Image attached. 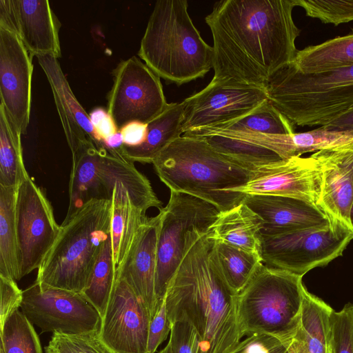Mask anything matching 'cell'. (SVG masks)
<instances>
[{"label": "cell", "mask_w": 353, "mask_h": 353, "mask_svg": "<svg viewBox=\"0 0 353 353\" xmlns=\"http://www.w3.org/2000/svg\"><path fill=\"white\" fill-rule=\"evenodd\" d=\"M296 0H223L205 17L213 38L212 81L267 88L292 63L300 29L292 17Z\"/></svg>", "instance_id": "cell-1"}, {"label": "cell", "mask_w": 353, "mask_h": 353, "mask_svg": "<svg viewBox=\"0 0 353 353\" xmlns=\"http://www.w3.org/2000/svg\"><path fill=\"white\" fill-rule=\"evenodd\" d=\"M214 244L208 233L192 232L164 299L171 325L185 320L196 330L199 353H230L242 339L237 324L236 294L216 265Z\"/></svg>", "instance_id": "cell-2"}, {"label": "cell", "mask_w": 353, "mask_h": 353, "mask_svg": "<svg viewBox=\"0 0 353 353\" xmlns=\"http://www.w3.org/2000/svg\"><path fill=\"white\" fill-rule=\"evenodd\" d=\"M170 191L214 205L221 212L241 203L246 194L230 191L246 184L254 170L216 151L203 139L182 135L153 161Z\"/></svg>", "instance_id": "cell-3"}, {"label": "cell", "mask_w": 353, "mask_h": 353, "mask_svg": "<svg viewBox=\"0 0 353 353\" xmlns=\"http://www.w3.org/2000/svg\"><path fill=\"white\" fill-rule=\"evenodd\" d=\"M186 0L155 3L138 55L160 78L181 85L203 77L213 67L214 50L201 37Z\"/></svg>", "instance_id": "cell-4"}, {"label": "cell", "mask_w": 353, "mask_h": 353, "mask_svg": "<svg viewBox=\"0 0 353 353\" xmlns=\"http://www.w3.org/2000/svg\"><path fill=\"white\" fill-rule=\"evenodd\" d=\"M111 216V200L95 199L65 219L34 282L81 294L88 285L103 244L110 235Z\"/></svg>", "instance_id": "cell-5"}, {"label": "cell", "mask_w": 353, "mask_h": 353, "mask_svg": "<svg viewBox=\"0 0 353 353\" xmlns=\"http://www.w3.org/2000/svg\"><path fill=\"white\" fill-rule=\"evenodd\" d=\"M266 89L268 100L294 125L321 127L353 107V65L304 74L289 64Z\"/></svg>", "instance_id": "cell-6"}, {"label": "cell", "mask_w": 353, "mask_h": 353, "mask_svg": "<svg viewBox=\"0 0 353 353\" xmlns=\"http://www.w3.org/2000/svg\"><path fill=\"white\" fill-rule=\"evenodd\" d=\"M303 276L262 263L236 295L241 338L266 334L291 341L299 328Z\"/></svg>", "instance_id": "cell-7"}, {"label": "cell", "mask_w": 353, "mask_h": 353, "mask_svg": "<svg viewBox=\"0 0 353 353\" xmlns=\"http://www.w3.org/2000/svg\"><path fill=\"white\" fill-rule=\"evenodd\" d=\"M155 294L159 307L172 276L186 252L194 231L208 233L221 212L214 205L193 196L170 191L167 205L159 210Z\"/></svg>", "instance_id": "cell-8"}, {"label": "cell", "mask_w": 353, "mask_h": 353, "mask_svg": "<svg viewBox=\"0 0 353 353\" xmlns=\"http://www.w3.org/2000/svg\"><path fill=\"white\" fill-rule=\"evenodd\" d=\"M353 232L330 225L276 236H260V256L267 266L302 276L341 256Z\"/></svg>", "instance_id": "cell-9"}, {"label": "cell", "mask_w": 353, "mask_h": 353, "mask_svg": "<svg viewBox=\"0 0 353 353\" xmlns=\"http://www.w3.org/2000/svg\"><path fill=\"white\" fill-rule=\"evenodd\" d=\"M112 74L107 110L119 130L132 121L148 124L168 105L160 77L136 56L121 61Z\"/></svg>", "instance_id": "cell-10"}, {"label": "cell", "mask_w": 353, "mask_h": 353, "mask_svg": "<svg viewBox=\"0 0 353 353\" xmlns=\"http://www.w3.org/2000/svg\"><path fill=\"white\" fill-rule=\"evenodd\" d=\"M21 312L43 332L97 334L101 316L81 294L34 282L23 290Z\"/></svg>", "instance_id": "cell-11"}, {"label": "cell", "mask_w": 353, "mask_h": 353, "mask_svg": "<svg viewBox=\"0 0 353 353\" xmlns=\"http://www.w3.org/2000/svg\"><path fill=\"white\" fill-rule=\"evenodd\" d=\"M268 99L266 88L212 80L183 101V132L212 129L235 121Z\"/></svg>", "instance_id": "cell-12"}, {"label": "cell", "mask_w": 353, "mask_h": 353, "mask_svg": "<svg viewBox=\"0 0 353 353\" xmlns=\"http://www.w3.org/2000/svg\"><path fill=\"white\" fill-rule=\"evenodd\" d=\"M16 225L19 277L39 269L60 232L45 193L28 176L17 187Z\"/></svg>", "instance_id": "cell-13"}, {"label": "cell", "mask_w": 353, "mask_h": 353, "mask_svg": "<svg viewBox=\"0 0 353 353\" xmlns=\"http://www.w3.org/2000/svg\"><path fill=\"white\" fill-rule=\"evenodd\" d=\"M151 319L132 286L117 276L97 339L106 353H148Z\"/></svg>", "instance_id": "cell-14"}, {"label": "cell", "mask_w": 353, "mask_h": 353, "mask_svg": "<svg viewBox=\"0 0 353 353\" xmlns=\"http://www.w3.org/2000/svg\"><path fill=\"white\" fill-rule=\"evenodd\" d=\"M321 172L314 153L294 157L255 168L251 179L232 192L249 195H279L316 205L321 192Z\"/></svg>", "instance_id": "cell-15"}, {"label": "cell", "mask_w": 353, "mask_h": 353, "mask_svg": "<svg viewBox=\"0 0 353 353\" xmlns=\"http://www.w3.org/2000/svg\"><path fill=\"white\" fill-rule=\"evenodd\" d=\"M32 57L16 33L0 27L1 105L21 134L30 121Z\"/></svg>", "instance_id": "cell-16"}, {"label": "cell", "mask_w": 353, "mask_h": 353, "mask_svg": "<svg viewBox=\"0 0 353 353\" xmlns=\"http://www.w3.org/2000/svg\"><path fill=\"white\" fill-rule=\"evenodd\" d=\"M352 147L314 152L321 172V192L316 206L326 216L331 227L352 232Z\"/></svg>", "instance_id": "cell-17"}, {"label": "cell", "mask_w": 353, "mask_h": 353, "mask_svg": "<svg viewBox=\"0 0 353 353\" xmlns=\"http://www.w3.org/2000/svg\"><path fill=\"white\" fill-rule=\"evenodd\" d=\"M36 57L51 87L72 154L89 146L107 150L104 142L92 125L89 114L75 97L57 58L50 55H38Z\"/></svg>", "instance_id": "cell-18"}, {"label": "cell", "mask_w": 353, "mask_h": 353, "mask_svg": "<svg viewBox=\"0 0 353 353\" xmlns=\"http://www.w3.org/2000/svg\"><path fill=\"white\" fill-rule=\"evenodd\" d=\"M161 214L147 218L139 227L117 276L125 280L143 301L152 317L159 309L155 294L157 241Z\"/></svg>", "instance_id": "cell-19"}, {"label": "cell", "mask_w": 353, "mask_h": 353, "mask_svg": "<svg viewBox=\"0 0 353 353\" xmlns=\"http://www.w3.org/2000/svg\"><path fill=\"white\" fill-rule=\"evenodd\" d=\"M243 203L263 220L260 236H276L330 225L316 205L298 198L246 194Z\"/></svg>", "instance_id": "cell-20"}, {"label": "cell", "mask_w": 353, "mask_h": 353, "mask_svg": "<svg viewBox=\"0 0 353 353\" xmlns=\"http://www.w3.org/2000/svg\"><path fill=\"white\" fill-rule=\"evenodd\" d=\"M17 34L32 56L61 55V23L47 0H13Z\"/></svg>", "instance_id": "cell-21"}, {"label": "cell", "mask_w": 353, "mask_h": 353, "mask_svg": "<svg viewBox=\"0 0 353 353\" xmlns=\"http://www.w3.org/2000/svg\"><path fill=\"white\" fill-rule=\"evenodd\" d=\"M203 139L222 155L254 170L281 161V135L212 131L183 134Z\"/></svg>", "instance_id": "cell-22"}, {"label": "cell", "mask_w": 353, "mask_h": 353, "mask_svg": "<svg viewBox=\"0 0 353 353\" xmlns=\"http://www.w3.org/2000/svg\"><path fill=\"white\" fill-rule=\"evenodd\" d=\"M99 173L103 197L111 200L115 183L127 191L132 203L143 213L150 208L161 210L162 203L154 193L148 178L121 153L101 150Z\"/></svg>", "instance_id": "cell-23"}, {"label": "cell", "mask_w": 353, "mask_h": 353, "mask_svg": "<svg viewBox=\"0 0 353 353\" xmlns=\"http://www.w3.org/2000/svg\"><path fill=\"white\" fill-rule=\"evenodd\" d=\"M183 103H169L163 112L147 125L145 140L137 146L122 145L119 152L134 162L152 163L158 155L172 141L182 136Z\"/></svg>", "instance_id": "cell-24"}, {"label": "cell", "mask_w": 353, "mask_h": 353, "mask_svg": "<svg viewBox=\"0 0 353 353\" xmlns=\"http://www.w3.org/2000/svg\"><path fill=\"white\" fill-rule=\"evenodd\" d=\"M263 224V220L242 202L220 212L208 235L215 241L260 254Z\"/></svg>", "instance_id": "cell-25"}, {"label": "cell", "mask_w": 353, "mask_h": 353, "mask_svg": "<svg viewBox=\"0 0 353 353\" xmlns=\"http://www.w3.org/2000/svg\"><path fill=\"white\" fill-rule=\"evenodd\" d=\"M325 301L303 288L299 328L295 338L306 353H327L332 345V314Z\"/></svg>", "instance_id": "cell-26"}, {"label": "cell", "mask_w": 353, "mask_h": 353, "mask_svg": "<svg viewBox=\"0 0 353 353\" xmlns=\"http://www.w3.org/2000/svg\"><path fill=\"white\" fill-rule=\"evenodd\" d=\"M72 155L69 205L65 219H68L90 200L103 199L99 173L101 150L89 146Z\"/></svg>", "instance_id": "cell-27"}, {"label": "cell", "mask_w": 353, "mask_h": 353, "mask_svg": "<svg viewBox=\"0 0 353 353\" xmlns=\"http://www.w3.org/2000/svg\"><path fill=\"white\" fill-rule=\"evenodd\" d=\"M111 203L110 236L113 260L117 270L128 252L139 227L146 216L132 203L127 191L119 183L114 185Z\"/></svg>", "instance_id": "cell-28"}, {"label": "cell", "mask_w": 353, "mask_h": 353, "mask_svg": "<svg viewBox=\"0 0 353 353\" xmlns=\"http://www.w3.org/2000/svg\"><path fill=\"white\" fill-rule=\"evenodd\" d=\"M290 65L304 74L321 73L353 65V30L345 36L298 50Z\"/></svg>", "instance_id": "cell-29"}, {"label": "cell", "mask_w": 353, "mask_h": 353, "mask_svg": "<svg viewBox=\"0 0 353 353\" xmlns=\"http://www.w3.org/2000/svg\"><path fill=\"white\" fill-rule=\"evenodd\" d=\"M17 189L0 185V275L20 280L16 225Z\"/></svg>", "instance_id": "cell-30"}, {"label": "cell", "mask_w": 353, "mask_h": 353, "mask_svg": "<svg viewBox=\"0 0 353 353\" xmlns=\"http://www.w3.org/2000/svg\"><path fill=\"white\" fill-rule=\"evenodd\" d=\"M21 133L0 104V185L17 188L29 176L23 163Z\"/></svg>", "instance_id": "cell-31"}, {"label": "cell", "mask_w": 353, "mask_h": 353, "mask_svg": "<svg viewBox=\"0 0 353 353\" xmlns=\"http://www.w3.org/2000/svg\"><path fill=\"white\" fill-rule=\"evenodd\" d=\"M213 256L224 281L236 295L263 263L259 254L215 240Z\"/></svg>", "instance_id": "cell-32"}, {"label": "cell", "mask_w": 353, "mask_h": 353, "mask_svg": "<svg viewBox=\"0 0 353 353\" xmlns=\"http://www.w3.org/2000/svg\"><path fill=\"white\" fill-rule=\"evenodd\" d=\"M294 125L268 99L249 114L214 128L184 134L212 131L288 135L295 133Z\"/></svg>", "instance_id": "cell-33"}, {"label": "cell", "mask_w": 353, "mask_h": 353, "mask_svg": "<svg viewBox=\"0 0 353 353\" xmlns=\"http://www.w3.org/2000/svg\"><path fill=\"white\" fill-rule=\"evenodd\" d=\"M353 145V134L347 132L314 130L281 136V157H301L307 152L333 150Z\"/></svg>", "instance_id": "cell-34"}, {"label": "cell", "mask_w": 353, "mask_h": 353, "mask_svg": "<svg viewBox=\"0 0 353 353\" xmlns=\"http://www.w3.org/2000/svg\"><path fill=\"white\" fill-rule=\"evenodd\" d=\"M116 278L117 270L110 235L103 244L88 285L81 293L97 309L101 317L106 310Z\"/></svg>", "instance_id": "cell-35"}, {"label": "cell", "mask_w": 353, "mask_h": 353, "mask_svg": "<svg viewBox=\"0 0 353 353\" xmlns=\"http://www.w3.org/2000/svg\"><path fill=\"white\" fill-rule=\"evenodd\" d=\"M5 353H43L33 324L19 310L1 328V345Z\"/></svg>", "instance_id": "cell-36"}, {"label": "cell", "mask_w": 353, "mask_h": 353, "mask_svg": "<svg viewBox=\"0 0 353 353\" xmlns=\"http://www.w3.org/2000/svg\"><path fill=\"white\" fill-rule=\"evenodd\" d=\"M305 14L337 26L353 21V0H296Z\"/></svg>", "instance_id": "cell-37"}, {"label": "cell", "mask_w": 353, "mask_h": 353, "mask_svg": "<svg viewBox=\"0 0 353 353\" xmlns=\"http://www.w3.org/2000/svg\"><path fill=\"white\" fill-rule=\"evenodd\" d=\"M97 334L68 335L53 332L46 353H106L99 343Z\"/></svg>", "instance_id": "cell-38"}, {"label": "cell", "mask_w": 353, "mask_h": 353, "mask_svg": "<svg viewBox=\"0 0 353 353\" xmlns=\"http://www.w3.org/2000/svg\"><path fill=\"white\" fill-rule=\"evenodd\" d=\"M331 326L332 353H353V304L334 311Z\"/></svg>", "instance_id": "cell-39"}, {"label": "cell", "mask_w": 353, "mask_h": 353, "mask_svg": "<svg viewBox=\"0 0 353 353\" xmlns=\"http://www.w3.org/2000/svg\"><path fill=\"white\" fill-rule=\"evenodd\" d=\"M169 342L172 353H199L198 332L187 321H177L172 324Z\"/></svg>", "instance_id": "cell-40"}, {"label": "cell", "mask_w": 353, "mask_h": 353, "mask_svg": "<svg viewBox=\"0 0 353 353\" xmlns=\"http://www.w3.org/2000/svg\"><path fill=\"white\" fill-rule=\"evenodd\" d=\"M292 340L285 341L270 335L255 334L241 341L230 353H285Z\"/></svg>", "instance_id": "cell-41"}, {"label": "cell", "mask_w": 353, "mask_h": 353, "mask_svg": "<svg viewBox=\"0 0 353 353\" xmlns=\"http://www.w3.org/2000/svg\"><path fill=\"white\" fill-rule=\"evenodd\" d=\"M23 297V290L19 288L15 280L0 275V328L21 307Z\"/></svg>", "instance_id": "cell-42"}, {"label": "cell", "mask_w": 353, "mask_h": 353, "mask_svg": "<svg viewBox=\"0 0 353 353\" xmlns=\"http://www.w3.org/2000/svg\"><path fill=\"white\" fill-rule=\"evenodd\" d=\"M165 300L163 299L160 307L151 319L148 339V353H155L159 346L167 339L171 331Z\"/></svg>", "instance_id": "cell-43"}, {"label": "cell", "mask_w": 353, "mask_h": 353, "mask_svg": "<svg viewBox=\"0 0 353 353\" xmlns=\"http://www.w3.org/2000/svg\"><path fill=\"white\" fill-rule=\"evenodd\" d=\"M148 124L138 121L130 122L123 125L120 131L123 145L137 146L143 142L146 137Z\"/></svg>", "instance_id": "cell-44"}, {"label": "cell", "mask_w": 353, "mask_h": 353, "mask_svg": "<svg viewBox=\"0 0 353 353\" xmlns=\"http://www.w3.org/2000/svg\"><path fill=\"white\" fill-rule=\"evenodd\" d=\"M0 27L17 34V21L13 0H0Z\"/></svg>", "instance_id": "cell-45"}, {"label": "cell", "mask_w": 353, "mask_h": 353, "mask_svg": "<svg viewBox=\"0 0 353 353\" xmlns=\"http://www.w3.org/2000/svg\"><path fill=\"white\" fill-rule=\"evenodd\" d=\"M321 127L327 130L347 132L353 134V107L331 122Z\"/></svg>", "instance_id": "cell-46"}, {"label": "cell", "mask_w": 353, "mask_h": 353, "mask_svg": "<svg viewBox=\"0 0 353 353\" xmlns=\"http://www.w3.org/2000/svg\"><path fill=\"white\" fill-rule=\"evenodd\" d=\"M99 137L104 142L105 139L111 137L119 130L118 129L114 119L109 114L101 119L95 126H94Z\"/></svg>", "instance_id": "cell-47"}, {"label": "cell", "mask_w": 353, "mask_h": 353, "mask_svg": "<svg viewBox=\"0 0 353 353\" xmlns=\"http://www.w3.org/2000/svg\"><path fill=\"white\" fill-rule=\"evenodd\" d=\"M108 114V110L99 107L93 109L89 114L90 120L93 126H95L101 119Z\"/></svg>", "instance_id": "cell-48"}, {"label": "cell", "mask_w": 353, "mask_h": 353, "mask_svg": "<svg viewBox=\"0 0 353 353\" xmlns=\"http://www.w3.org/2000/svg\"><path fill=\"white\" fill-rule=\"evenodd\" d=\"M285 353H306V352L302 344L294 336Z\"/></svg>", "instance_id": "cell-49"}, {"label": "cell", "mask_w": 353, "mask_h": 353, "mask_svg": "<svg viewBox=\"0 0 353 353\" xmlns=\"http://www.w3.org/2000/svg\"><path fill=\"white\" fill-rule=\"evenodd\" d=\"M159 353H172L171 345L169 341Z\"/></svg>", "instance_id": "cell-50"}, {"label": "cell", "mask_w": 353, "mask_h": 353, "mask_svg": "<svg viewBox=\"0 0 353 353\" xmlns=\"http://www.w3.org/2000/svg\"><path fill=\"white\" fill-rule=\"evenodd\" d=\"M350 221H351L352 225L353 227V205L352 206V209H351V212H350Z\"/></svg>", "instance_id": "cell-51"}, {"label": "cell", "mask_w": 353, "mask_h": 353, "mask_svg": "<svg viewBox=\"0 0 353 353\" xmlns=\"http://www.w3.org/2000/svg\"><path fill=\"white\" fill-rule=\"evenodd\" d=\"M327 353H332V345L330 346V347L329 348L328 351Z\"/></svg>", "instance_id": "cell-52"}, {"label": "cell", "mask_w": 353, "mask_h": 353, "mask_svg": "<svg viewBox=\"0 0 353 353\" xmlns=\"http://www.w3.org/2000/svg\"><path fill=\"white\" fill-rule=\"evenodd\" d=\"M0 353H5L3 347L0 345Z\"/></svg>", "instance_id": "cell-53"}, {"label": "cell", "mask_w": 353, "mask_h": 353, "mask_svg": "<svg viewBox=\"0 0 353 353\" xmlns=\"http://www.w3.org/2000/svg\"><path fill=\"white\" fill-rule=\"evenodd\" d=\"M352 167H353V147H352Z\"/></svg>", "instance_id": "cell-54"}]
</instances>
